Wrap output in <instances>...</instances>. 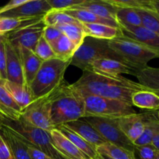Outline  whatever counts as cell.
I'll list each match as a JSON object with an SVG mask.
<instances>
[{
	"label": "cell",
	"mask_w": 159,
	"mask_h": 159,
	"mask_svg": "<svg viewBox=\"0 0 159 159\" xmlns=\"http://www.w3.org/2000/svg\"><path fill=\"white\" fill-rule=\"evenodd\" d=\"M72 86L82 96H96L116 99L132 105V96L149 90L138 82L122 76H110L85 71ZM133 106V105H132Z\"/></svg>",
	"instance_id": "obj_1"
},
{
	"label": "cell",
	"mask_w": 159,
	"mask_h": 159,
	"mask_svg": "<svg viewBox=\"0 0 159 159\" xmlns=\"http://www.w3.org/2000/svg\"><path fill=\"white\" fill-rule=\"evenodd\" d=\"M49 96L51 120L55 128L83 118L85 112L84 97L72 86V84L70 85L64 81Z\"/></svg>",
	"instance_id": "obj_2"
},
{
	"label": "cell",
	"mask_w": 159,
	"mask_h": 159,
	"mask_svg": "<svg viewBox=\"0 0 159 159\" xmlns=\"http://www.w3.org/2000/svg\"><path fill=\"white\" fill-rule=\"evenodd\" d=\"M71 61L58 58L43 61L30 88L34 101L54 93L64 82V76Z\"/></svg>",
	"instance_id": "obj_3"
},
{
	"label": "cell",
	"mask_w": 159,
	"mask_h": 159,
	"mask_svg": "<svg viewBox=\"0 0 159 159\" xmlns=\"http://www.w3.org/2000/svg\"><path fill=\"white\" fill-rule=\"evenodd\" d=\"M102 58L113 59L130 65L110 48L109 40L93 38L87 36L75 52L70 65L78 67L82 71H89L91 64L95 61Z\"/></svg>",
	"instance_id": "obj_4"
},
{
	"label": "cell",
	"mask_w": 159,
	"mask_h": 159,
	"mask_svg": "<svg viewBox=\"0 0 159 159\" xmlns=\"http://www.w3.org/2000/svg\"><path fill=\"white\" fill-rule=\"evenodd\" d=\"M109 46L127 63L139 70L146 68L148 62L152 59L159 58L158 51L124 36L109 40Z\"/></svg>",
	"instance_id": "obj_5"
},
{
	"label": "cell",
	"mask_w": 159,
	"mask_h": 159,
	"mask_svg": "<svg viewBox=\"0 0 159 159\" xmlns=\"http://www.w3.org/2000/svg\"><path fill=\"white\" fill-rule=\"evenodd\" d=\"M85 100V117H99L120 119L136 113L130 104L116 99L96 96H82Z\"/></svg>",
	"instance_id": "obj_6"
},
{
	"label": "cell",
	"mask_w": 159,
	"mask_h": 159,
	"mask_svg": "<svg viewBox=\"0 0 159 159\" xmlns=\"http://www.w3.org/2000/svg\"><path fill=\"white\" fill-rule=\"evenodd\" d=\"M4 124L10 127L20 138L38 150L44 152L54 159H66L53 145L50 132L34 127L26 123L23 118L16 121L4 120Z\"/></svg>",
	"instance_id": "obj_7"
},
{
	"label": "cell",
	"mask_w": 159,
	"mask_h": 159,
	"mask_svg": "<svg viewBox=\"0 0 159 159\" xmlns=\"http://www.w3.org/2000/svg\"><path fill=\"white\" fill-rule=\"evenodd\" d=\"M91 124L107 143L134 152V144L120 129L118 119L99 117L82 118Z\"/></svg>",
	"instance_id": "obj_8"
},
{
	"label": "cell",
	"mask_w": 159,
	"mask_h": 159,
	"mask_svg": "<svg viewBox=\"0 0 159 159\" xmlns=\"http://www.w3.org/2000/svg\"><path fill=\"white\" fill-rule=\"evenodd\" d=\"M21 118L34 127L51 132L55 127L51 120L50 96L40 98L34 101L23 110Z\"/></svg>",
	"instance_id": "obj_9"
},
{
	"label": "cell",
	"mask_w": 159,
	"mask_h": 159,
	"mask_svg": "<svg viewBox=\"0 0 159 159\" xmlns=\"http://www.w3.org/2000/svg\"><path fill=\"white\" fill-rule=\"evenodd\" d=\"M46 24L42 19L35 23L24 26L5 35L6 38L15 48L23 47L34 51L42 37Z\"/></svg>",
	"instance_id": "obj_10"
},
{
	"label": "cell",
	"mask_w": 159,
	"mask_h": 159,
	"mask_svg": "<svg viewBox=\"0 0 159 159\" xmlns=\"http://www.w3.org/2000/svg\"><path fill=\"white\" fill-rule=\"evenodd\" d=\"M139 71L141 70H138L128 64L109 58L95 61L91 64L89 68V71L110 76H119L121 74H128L135 76Z\"/></svg>",
	"instance_id": "obj_11"
},
{
	"label": "cell",
	"mask_w": 159,
	"mask_h": 159,
	"mask_svg": "<svg viewBox=\"0 0 159 159\" xmlns=\"http://www.w3.org/2000/svg\"><path fill=\"white\" fill-rule=\"evenodd\" d=\"M151 112L134 113L118 119L119 127L127 138L134 143L143 134Z\"/></svg>",
	"instance_id": "obj_12"
},
{
	"label": "cell",
	"mask_w": 159,
	"mask_h": 159,
	"mask_svg": "<svg viewBox=\"0 0 159 159\" xmlns=\"http://www.w3.org/2000/svg\"><path fill=\"white\" fill-rule=\"evenodd\" d=\"M52 10L47 0H27L19 7L3 13L0 17L12 18H34L44 16L48 12Z\"/></svg>",
	"instance_id": "obj_13"
},
{
	"label": "cell",
	"mask_w": 159,
	"mask_h": 159,
	"mask_svg": "<svg viewBox=\"0 0 159 159\" xmlns=\"http://www.w3.org/2000/svg\"><path fill=\"white\" fill-rule=\"evenodd\" d=\"M6 54V75L7 80L19 85H25L23 67L19 51L4 36Z\"/></svg>",
	"instance_id": "obj_14"
},
{
	"label": "cell",
	"mask_w": 159,
	"mask_h": 159,
	"mask_svg": "<svg viewBox=\"0 0 159 159\" xmlns=\"http://www.w3.org/2000/svg\"><path fill=\"white\" fill-rule=\"evenodd\" d=\"M63 126L77 134L79 136L94 146L96 148L102 144L107 143L106 140L98 133L97 130L82 118V120L79 119L67 123L63 124Z\"/></svg>",
	"instance_id": "obj_15"
},
{
	"label": "cell",
	"mask_w": 159,
	"mask_h": 159,
	"mask_svg": "<svg viewBox=\"0 0 159 159\" xmlns=\"http://www.w3.org/2000/svg\"><path fill=\"white\" fill-rule=\"evenodd\" d=\"M124 37L143 43L145 46L159 52V35L143 26L121 27Z\"/></svg>",
	"instance_id": "obj_16"
},
{
	"label": "cell",
	"mask_w": 159,
	"mask_h": 159,
	"mask_svg": "<svg viewBox=\"0 0 159 159\" xmlns=\"http://www.w3.org/2000/svg\"><path fill=\"white\" fill-rule=\"evenodd\" d=\"M19 51L23 67V78L25 85L30 86L31 82L38 72L43 61L40 60L35 54V53L27 48L19 47L16 48Z\"/></svg>",
	"instance_id": "obj_17"
},
{
	"label": "cell",
	"mask_w": 159,
	"mask_h": 159,
	"mask_svg": "<svg viewBox=\"0 0 159 159\" xmlns=\"http://www.w3.org/2000/svg\"><path fill=\"white\" fill-rule=\"evenodd\" d=\"M0 134L9 146L14 159H31L23 140L3 122Z\"/></svg>",
	"instance_id": "obj_18"
},
{
	"label": "cell",
	"mask_w": 159,
	"mask_h": 159,
	"mask_svg": "<svg viewBox=\"0 0 159 159\" xmlns=\"http://www.w3.org/2000/svg\"><path fill=\"white\" fill-rule=\"evenodd\" d=\"M53 145L66 159H89L57 128L50 132Z\"/></svg>",
	"instance_id": "obj_19"
},
{
	"label": "cell",
	"mask_w": 159,
	"mask_h": 159,
	"mask_svg": "<svg viewBox=\"0 0 159 159\" xmlns=\"http://www.w3.org/2000/svg\"><path fill=\"white\" fill-rule=\"evenodd\" d=\"M23 110L8 93L2 84H0V115L5 120L16 121L22 116Z\"/></svg>",
	"instance_id": "obj_20"
},
{
	"label": "cell",
	"mask_w": 159,
	"mask_h": 159,
	"mask_svg": "<svg viewBox=\"0 0 159 159\" xmlns=\"http://www.w3.org/2000/svg\"><path fill=\"white\" fill-rule=\"evenodd\" d=\"M82 29L87 37L101 40H111L117 37H123L120 28L101 23H84L82 24Z\"/></svg>",
	"instance_id": "obj_21"
},
{
	"label": "cell",
	"mask_w": 159,
	"mask_h": 159,
	"mask_svg": "<svg viewBox=\"0 0 159 159\" xmlns=\"http://www.w3.org/2000/svg\"><path fill=\"white\" fill-rule=\"evenodd\" d=\"M2 85L23 111L34 102L32 92L28 85H19L8 80L4 81Z\"/></svg>",
	"instance_id": "obj_22"
},
{
	"label": "cell",
	"mask_w": 159,
	"mask_h": 159,
	"mask_svg": "<svg viewBox=\"0 0 159 159\" xmlns=\"http://www.w3.org/2000/svg\"><path fill=\"white\" fill-rule=\"evenodd\" d=\"M74 8L85 9L102 18L116 21V14L118 8L110 4L107 0H85L83 4Z\"/></svg>",
	"instance_id": "obj_23"
},
{
	"label": "cell",
	"mask_w": 159,
	"mask_h": 159,
	"mask_svg": "<svg viewBox=\"0 0 159 159\" xmlns=\"http://www.w3.org/2000/svg\"><path fill=\"white\" fill-rule=\"evenodd\" d=\"M62 134L66 137L73 144L75 145L78 149L81 151L85 156L89 159H98L99 158V154L96 152V148L87 142L86 141L81 138L80 136L73 132L72 130H69L67 127H64L63 125H61L59 127H56Z\"/></svg>",
	"instance_id": "obj_24"
},
{
	"label": "cell",
	"mask_w": 159,
	"mask_h": 159,
	"mask_svg": "<svg viewBox=\"0 0 159 159\" xmlns=\"http://www.w3.org/2000/svg\"><path fill=\"white\" fill-rule=\"evenodd\" d=\"M64 12L68 15L72 16L75 20H77L82 24H84V23H101V24H105L107 26L120 28L119 24L114 20H107V19L99 17L93 14V12L85 10V9H79V8H72V9L64 10Z\"/></svg>",
	"instance_id": "obj_25"
},
{
	"label": "cell",
	"mask_w": 159,
	"mask_h": 159,
	"mask_svg": "<svg viewBox=\"0 0 159 159\" xmlns=\"http://www.w3.org/2000/svg\"><path fill=\"white\" fill-rule=\"evenodd\" d=\"M133 107L149 110H159V96L155 92L144 90L134 93L132 96Z\"/></svg>",
	"instance_id": "obj_26"
},
{
	"label": "cell",
	"mask_w": 159,
	"mask_h": 159,
	"mask_svg": "<svg viewBox=\"0 0 159 159\" xmlns=\"http://www.w3.org/2000/svg\"><path fill=\"white\" fill-rule=\"evenodd\" d=\"M43 18V16L27 19L0 17V36H5L20 28L37 23Z\"/></svg>",
	"instance_id": "obj_27"
},
{
	"label": "cell",
	"mask_w": 159,
	"mask_h": 159,
	"mask_svg": "<svg viewBox=\"0 0 159 159\" xmlns=\"http://www.w3.org/2000/svg\"><path fill=\"white\" fill-rule=\"evenodd\" d=\"M51 46L55 54L56 58L63 61H71L77 50L75 45L63 34Z\"/></svg>",
	"instance_id": "obj_28"
},
{
	"label": "cell",
	"mask_w": 159,
	"mask_h": 159,
	"mask_svg": "<svg viewBox=\"0 0 159 159\" xmlns=\"http://www.w3.org/2000/svg\"><path fill=\"white\" fill-rule=\"evenodd\" d=\"M138 83L153 92L159 91V68L147 66L137 73Z\"/></svg>",
	"instance_id": "obj_29"
},
{
	"label": "cell",
	"mask_w": 159,
	"mask_h": 159,
	"mask_svg": "<svg viewBox=\"0 0 159 159\" xmlns=\"http://www.w3.org/2000/svg\"><path fill=\"white\" fill-rule=\"evenodd\" d=\"M116 21L120 28L141 26V19L138 10L130 8H118Z\"/></svg>",
	"instance_id": "obj_30"
},
{
	"label": "cell",
	"mask_w": 159,
	"mask_h": 159,
	"mask_svg": "<svg viewBox=\"0 0 159 159\" xmlns=\"http://www.w3.org/2000/svg\"><path fill=\"white\" fill-rule=\"evenodd\" d=\"M43 20L46 26H53L55 27L67 24L82 25V23L65 13L64 11L51 10L43 16Z\"/></svg>",
	"instance_id": "obj_31"
},
{
	"label": "cell",
	"mask_w": 159,
	"mask_h": 159,
	"mask_svg": "<svg viewBox=\"0 0 159 159\" xmlns=\"http://www.w3.org/2000/svg\"><path fill=\"white\" fill-rule=\"evenodd\" d=\"M158 120L156 116V112H151V114L146 122L145 127L141 136L134 143V146H142L152 144L154 136L156 133L157 123Z\"/></svg>",
	"instance_id": "obj_32"
},
{
	"label": "cell",
	"mask_w": 159,
	"mask_h": 159,
	"mask_svg": "<svg viewBox=\"0 0 159 159\" xmlns=\"http://www.w3.org/2000/svg\"><path fill=\"white\" fill-rule=\"evenodd\" d=\"M96 152L98 154H105L114 159H137L134 152L109 143L96 148Z\"/></svg>",
	"instance_id": "obj_33"
},
{
	"label": "cell",
	"mask_w": 159,
	"mask_h": 159,
	"mask_svg": "<svg viewBox=\"0 0 159 159\" xmlns=\"http://www.w3.org/2000/svg\"><path fill=\"white\" fill-rule=\"evenodd\" d=\"M57 28L75 45L77 49L86 37L82 29V25L67 24L57 26Z\"/></svg>",
	"instance_id": "obj_34"
},
{
	"label": "cell",
	"mask_w": 159,
	"mask_h": 159,
	"mask_svg": "<svg viewBox=\"0 0 159 159\" xmlns=\"http://www.w3.org/2000/svg\"><path fill=\"white\" fill-rule=\"evenodd\" d=\"M141 19V26L159 35V16L152 9H137Z\"/></svg>",
	"instance_id": "obj_35"
},
{
	"label": "cell",
	"mask_w": 159,
	"mask_h": 159,
	"mask_svg": "<svg viewBox=\"0 0 159 159\" xmlns=\"http://www.w3.org/2000/svg\"><path fill=\"white\" fill-rule=\"evenodd\" d=\"M116 8H130L134 9H152V0H107Z\"/></svg>",
	"instance_id": "obj_36"
},
{
	"label": "cell",
	"mask_w": 159,
	"mask_h": 159,
	"mask_svg": "<svg viewBox=\"0 0 159 159\" xmlns=\"http://www.w3.org/2000/svg\"><path fill=\"white\" fill-rule=\"evenodd\" d=\"M34 52L43 61L56 58L55 54H54L51 44L43 38V36L39 40Z\"/></svg>",
	"instance_id": "obj_37"
},
{
	"label": "cell",
	"mask_w": 159,
	"mask_h": 159,
	"mask_svg": "<svg viewBox=\"0 0 159 159\" xmlns=\"http://www.w3.org/2000/svg\"><path fill=\"white\" fill-rule=\"evenodd\" d=\"M52 10L64 11L83 4L85 0H47Z\"/></svg>",
	"instance_id": "obj_38"
},
{
	"label": "cell",
	"mask_w": 159,
	"mask_h": 159,
	"mask_svg": "<svg viewBox=\"0 0 159 159\" xmlns=\"http://www.w3.org/2000/svg\"><path fill=\"white\" fill-rule=\"evenodd\" d=\"M158 154L152 144L142 146H134V155H138L140 159H155Z\"/></svg>",
	"instance_id": "obj_39"
},
{
	"label": "cell",
	"mask_w": 159,
	"mask_h": 159,
	"mask_svg": "<svg viewBox=\"0 0 159 159\" xmlns=\"http://www.w3.org/2000/svg\"><path fill=\"white\" fill-rule=\"evenodd\" d=\"M62 35L61 31L53 26H46L43 33V37L50 43L52 44Z\"/></svg>",
	"instance_id": "obj_40"
},
{
	"label": "cell",
	"mask_w": 159,
	"mask_h": 159,
	"mask_svg": "<svg viewBox=\"0 0 159 159\" xmlns=\"http://www.w3.org/2000/svg\"><path fill=\"white\" fill-rule=\"evenodd\" d=\"M0 76L3 81L7 80L6 75V54L4 39L0 44Z\"/></svg>",
	"instance_id": "obj_41"
},
{
	"label": "cell",
	"mask_w": 159,
	"mask_h": 159,
	"mask_svg": "<svg viewBox=\"0 0 159 159\" xmlns=\"http://www.w3.org/2000/svg\"><path fill=\"white\" fill-rule=\"evenodd\" d=\"M23 139V138H22ZM24 143L26 144V148H27V151L29 152V155L30 156L31 159H54L51 157H50L49 155H48L47 154H45L44 152H41V151L38 150L36 148H34V146H32L31 144H30L27 141H25L24 139H23Z\"/></svg>",
	"instance_id": "obj_42"
},
{
	"label": "cell",
	"mask_w": 159,
	"mask_h": 159,
	"mask_svg": "<svg viewBox=\"0 0 159 159\" xmlns=\"http://www.w3.org/2000/svg\"><path fill=\"white\" fill-rule=\"evenodd\" d=\"M0 159H14L9 146L0 134Z\"/></svg>",
	"instance_id": "obj_43"
},
{
	"label": "cell",
	"mask_w": 159,
	"mask_h": 159,
	"mask_svg": "<svg viewBox=\"0 0 159 159\" xmlns=\"http://www.w3.org/2000/svg\"><path fill=\"white\" fill-rule=\"evenodd\" d=\"M26 1L27 0H12V1L8 2L6 5H5L4 6L0 8V16L2 15L3 13H6V12H9V11L12 10V9L19 7L20 6L23 5V3L26 2Z\"/></svg>",
	"instance_id": "obj_44"
},
{
	"label": "cell",
	"mask_w": 159,
	"mask_h": 159,
	"mask_svg": "<svg viewBox=\"0 0 159 159\" xmlns=\"http://www.w3.org/2000/svg\"><path fill=\"white\" fill-rule=\"evenodd\" d=\"M153 10L159 16V0H152Z\"/></svg>",
	"instance_id": "obj_45"
},
{
	"label": "cell",
	"mask_w": 159,
	"mask_h": 159,
	"mask_svg": "<svg viewBox=\"0 0 159 159\" xmlns=\"http://www.w3.org/2000/svg\"><path fill=\"white\" fill-rule=\"evenodd\" d=\"M99 159H114L111 157H110L109 155H105V154H99Z\"/></svg>",
	"instance_id": "obj_46"
},
{
	"label": "cell",
	"mask_w": 159,
	"mask_h": 159,
	"mask_svg": "<svg viewBox=\"0 0 159 159\" xmlns=\"http://www.w3.org/2000/svg\"><path fill=\"white\" fill-rule=\"evenodd\" d=\"M4 118L2 117V116H1V115H0V129H1V127H2V124H3V122H4Z\"/></svg>",
	"instance_id": "obj_47"
},
{
	"label": "cell",
	"mask_w": 159,
	"mask_h": 159,
	"mask_svg": "<svg viewBox=\"0 0 159 159\" xmlns=\"http://www.w3.org/2000/svg\"><path fill=\"white\" fill-rule=\"evenodd\" d=\"M159 134V120L158 121V123H157V127H156V133H155V134Z\"/></svg>",
	"instance_id": "obj_48"
},
{
	"label": "cell",
	"mask_w": 159,
	"mask_h": 159,
	"mask_svg": "<svg viewBox=\"0 0 159 159\" xmlns=\"http://www.w3.org/2000/svg\"><path fill=\"white\" fill-rule=\"evenodd\" d=\"M3 39H4V36H0V44H1V43L2 42Z\"/></svg>",
	"instance_id": "obj_49"
},
{
	"label": "cell",
	"mask_w": 159,
	"mask_h": 159,
	"mask_svg": "<svg viewBox=\"0 0 159 159\" xmlns=\"http://www.w3.org/2000/svg\"><path fill=\"white\" fill-rule=\"evenodd\" d=\"M156 116L159 120V110H158V112H156Z\"/></svg>",
	"instance_id": "obj_50"
},
{
	"label": "cell",
	"mask_w": 159,
	"mask_h": 159,
	"mask_svg": "<svg viewBox=\"0 0 159 159\" xmlns=\"http://www.w3.org/2000/svg\"><path fill=\"white\" fill-rule=\"evenodd\" d=\"M3 82H4V81H3L2 79L1 76H0V84H2V83H3Z\"/></svg>",
	"instance_id": "obj_51"
},
{
	"label": "cell",
	"mask_w": 159,
	"mask_h": 159,
	"mask_svg": "<svg viewBox=\"0 0 159 159\" xmlns=\"http://www.w3.org/2000/svg\"><path fill=\"white\" fill-rule=\"evenodd\" d=\"M155 159H159V153H158V154H157L156 158H155Z\"/></svg>",
	"instance_id": "obj_52"
},
{
	"label": "cell",
	"mask_w": 159,
	"mask_h": 159,
	"mask_svg": "<svg viewBox=\"0 0 159 159\" xmlns=\"http://www.w3.org/2000/svg\"><path fill=\"white\" fill-rule=\"evenodd\" d=\"M155 93H156V94H157V95H158V96H159V91H156V92H155Z\"/></svg>",
	"instance_id": "obj_53"
},
{
	"label": "cell",
	"mask_w": 159,
	"mask_h": 159,
	"mask_svg": "<svg viewBox=\"0 0 159 159\" xmlns=\"http://www.w3.org/2000/svg\"><path fill=\"white\" fill-rule=\"evenodd\" d=\"M98 159H99V158H98Z\"/></svg>",
	"instance_id": "obj_54"
}]
</instances>
